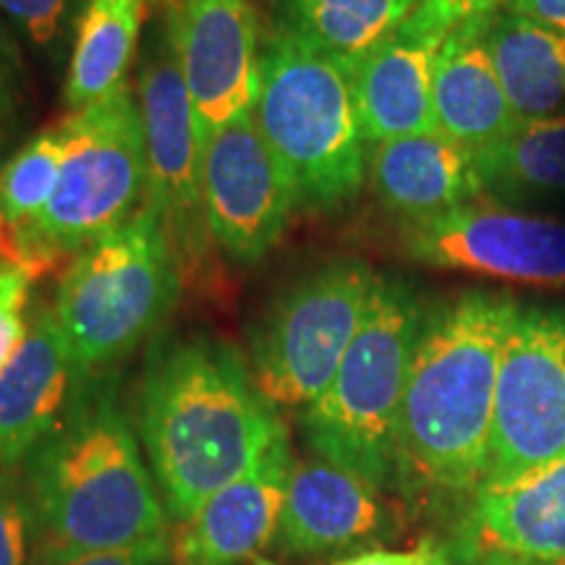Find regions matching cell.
Returning a JSON list of instances; mask_svg holds the SVG:
<instances>
[{"label":"cell","mask_w":565,"mask_h":565,"mask_svg":"<svg viewBox=\"0 0 565 565\" xmlns=\"http://www.w3.org/2000/svg\"><path fill=\"white\" fill-rule=\"evenodd\" d=\"M521 307L469 291L424 317L395 435V492L456 513L471 503L490 454L494 387Z\"/></svg>","instance_id":"6da1fadb"},{"label":"cell","mask_w":565,"mask_h":565,"mask_svg":"<svg viewBox=\"0 0 565 565\" xmlns=\"http://www.w3.org/2000/svg\"><path fill=\"white\" fill-rule=\"evenodd\" d=\"M139 429L168 519L186 524L265 454L286 424L236 345L189 335L152 351Z\"/></svg>","instance_id":"7a4b0ae2"},{"label":"cell","mask_w":565,"mask_h":565,"mask_svg":"<svg viewBox=\"0 0 565 565\" xmlns=\"http://www.w3.org/2000/svg\"><path fill=\"white\" fill-rule=\"evenodd\" d=\"M40 565L168 540V511L110 383H84L21 463Z\"/></svg>","instance_id":"3957f363"},{"label":"cell","mask_w":565,"mask_h":565,"mask_svg":"<svg viewBox=\"0 0 565 565\" xmlns=\"http://www.w3.org/2000/svg\"><path fill=\"white\" fill-rule=\"evenodd\" d=\"M252 113L299 210H338L364 186L370 145L343 63L275 26L263 47Z\"/></svg>","instance_id":"277c9868"},{"label":"cell","mask_w":565,"mask_h":565,"mask_svg":"<svg viewBox=\"0 0 565 565\" xmlns=\"http://www.w3.org/2000/svg\"><path fill=\"white\" fill-rule=\"evenodd\" d=\"M424 309L404 280L377 275L370 307L333 383L299 412L315 456L395 492V435Z\"/></svg>","instance_id":"5b68a950"},{"label":"cell","mask_w":565,"mask_h":565,"mask_svg":"<svg viewBox=\"0 0 565 565\" xmlns=\"http://www.w3.org/2000/svg\"><path fill=\"white\" fill-rule=\"evenodd\" d=\"M58 186L38 217L0 233L6 265L32 275L118 228L147 200L145 126L137 92L126 82L105 100L71 113Z\"/></svg>","instance_id":"8992f818"},{"label":"cell","mask_w":565,"mask_h":565,"mask_svg":"<svg viewBox=\"0 0 565 565\" xmlns=\"http://www.w3.org/2000/svg\"><path fill=\"white\" fill-rule=\"evenodd\" d=\"M179 252L150 202L76 252L55 294V320L87 374L121 362L171 312Z\"/></svg>","instance_id":"52a82bcc"},{"label":"cell","mask_w":565,"mask_h":565,"mask_svg":"<svg viewBox=\"0 0 565 565\" xmlns=\"http://www.w3.org/2000/svg\"><path fill=\"white\" fill-rule=\"evenodd\" d=\"M374 280L362 259H330L270 303L252 333V374L275 408L303 412L333 383Z\"/></svg>","instance_id":"ba28073f"},{"label":"cell","mask_w":565,"mask_h":565,"mask_svg":"<svg viewBox=\"0 0 565 565\" xmlns=\"http://www.w3.org/2000/svg\"><path fill=\"white\" fill-rule=\"evenodd\" d=\"M563 456L565 312L521 309L500 359L490 454L479 490L511 484Z\"/></svg>","instance_id":"9c48e42d"},{"label":"cell","mask_w":565,"mask_h":565,"mask_svg":"<svg viewBox=\"0 0 565 565\" xmlns=\"http://www.w3.org/2000/svg\"><path fill=\"white\" fill-rule=\"evenodd\" d=\"M137 100L145 126L147 200L181 257H200L210 238L202 196L204 145L166 19L141 58Z\"/></svg>","instance_id":"30bf717a"},{"label":"cell","mask_w":565,"mask_h":565,"mask_svg":"<svg viewBox=\"0 0 565 565\" xmlns=\"http://www.w3.org/2000/svg\"><path fill=\"white\" fill-rule=\"evenodd\" d=\"M404 249L433 270L565 288V223L553 217L469 202L408 221Z\"/></svg>","instance_id":"8fae6325"},{"label":"cell","mask_w":565,"mask_h":565,"mask_svg":"<svg viewBox=\"0 0 565 565\" xmlns=\"http://www.w3.org/2000/svg\"><path fill=\"white\" fill-rule=\"evenodd\" d=\"M202 196L210 238L231 259L249 265L278 246L299 202L252 110L204 141Z\"/></svg>","instance_id":"7c38bea8"},{"label":"cell","mask_w":565,"mask_h":565,"mask_svg":"<svg viewBox=\"0 0 565 565\" xmlns=\"http://www.w3.org/2000/svg\"><path fill=\"white\" fill-rule=\"evenodd\" d=\"M385 490L320 456L296 458L270 545L296 561H349L401 532Z\"/></svg>","instance_id":"4fadbf2b"},{"label":"cell","mask_w":565,"mask_h":565,"mask_svg":"<svg viewBox=\"0 0 565 565\" xmlns=\"http://www.w3.org/2000/svg\"><path fill=\"white\" fill-rule=\"evenodd\" d=\"M166 24L192 95L202 145L259 95V21L254 0H171Z\"/></svg>","instance_id":"5bb4252c"},{"label":"cell","mask_w":565,"mask_h":565,"mask_svg":"<svg viewBox=\"0 0 565 565\" xmlns=\"http://www.w3.org/2000/svg\"><path fill=\"white\" fill-rule=\"evenodd\" d=\"M456 565H565V456L511 484L479 490L445 542Z\"/></svg>","instance_id":"9a60e30c"},{"label":"cell","mask_w":565,"mask_h":565,"mask_svg":"<svg viewBox=\"0 0 565 565\" xmlns=\"http://www.w3.org/2000/svg\"><path fill=\"white\" fill-rule=\"evenodd\" d=\"M450 26L427 0L351 68L353 100L366 145L435 131L433 84Z\"/></svg>","instance_id":"2e32d148"},{"label":"cell","mask_w":565,"mask_h":565,"mask_svg":"<svg viewBox=\"0 0 565 565\" xmlns=\"http://www.w3.org/2000/svg\"><path fill=\"white\" fill-rule=\"evenodd\" d=\"M296 456L288 429L242 477L196 511L171 542L173 565H242L270 545Z\"/></svg>","instance_id":"e0dca14e"},{"label":"cell","mask_w":565,"mask_h":565,"mask_svg":"<svg viewBox=\"0 0 565 565\" xmlns=\"http://www.w3.org/2000/svg\"><path fill=\"white\" fill-rule=\"evenodd\" d=\"M92 377L74 359L53 309L30 322L24 343L0 370V466L17 469L58 427Z\"/></svg>","instance_id":"ac0fdd59"},{"label":"cell","mask_w":565,"mask_h":565,"mask_svg":"<svg viewBox=\"0 0 565 565\" xmlns=\"http://www.w3.org/2000/svg\"><path fill=\"white\" fill-rule=\"evenodd\" d=\"M490 17L479 13L448 32L433 84L435 131L475 154L503 141L521 124L487 47Z\"/></svg>","instance_id":"d6986e66"},{"label":"cell","mask_w":565,"mask_h":565,"mask_svg":"<svg viewBox=\"0 0 565 565\" xmlns=\"http://www.w3.org/2000/svg\"><path fill=\"white\" fill-rule=\"evenodd\" d=\"M366 173L380 202L406 221L440 215L484 192L477 154L437 131L372 145Z\"/></svg>","instance_id":"ffe728a7"},{"label":"cell","mask_w":565,"mask_h":565,"mask_svg":"<svg viewBox=\"0 0 565 565\" xmlns=\"http://www.w3.org/2000/svg\"><path fill=\"white\" fill-rule=\"evenodd\" d=\"M487 47L515 118L555 116L565 103V34L500 6L487 26Z\"/></svg>","instance_id":"44dd1931"},{"label":"cell","mask_w":565,"mask_h":565,"mask_svg":"<svg viewBox=\"0 0 565 565\" xmlns=\"http://www.w3.org/2000/svg\"><path fill=\"white\" fill-rule=\"evenodd\" d=\"M150 0H84L66 74L71 113L105 100L129 76Z\"/></svg>","instance_id":"7402d4cb"},{"label":"cell","mask_w":565,"mask_h":565,"mask_svg":"<svg viewBox=\"0 0 565 565\" xmlns=\"http://www.w3.org/2000/svg\"><path fill=\"white\" fill-rule=\"evenodd\" d=\"M419 6L422 0H275V26L351 71Z\"/></svg>","instance_id":"603a6c76"},{"label":"cell","mask_w":565,"mask_h":565,"mask_svg":"<svg viewBox=\"0 0 565 565\" xmlns=\"http://www.w3.org/2000/svg\"><path fill=\"white\" fill-rule=\"evenodd\" d=\"M484 189L505 192H563L565 116L524 121L490 150L477 152Z\"/></svg>","instance_id":"cb8c5ba5"},{"label":"cell","mask_w":565,"mask_h":565,"mask_svg":"<svg viewBox=\"0 0 565 565\" xmlns=\"http://www.w3.org/2000/svg\"><path fill=\"white\" fill-rule=\"evenodd\" d=\"M66 137L61 126L45 129L21 145L0 168V233L21 228L38 217L58 186Z\"/></svg>","instance_id":"d4e9b609"},{"label":"cell","mask_w":565,"mask_h":565,"mask_svg":"<svg viewBox=\"0 0 565 565\" xmlns=\"http://www.w3.org/2000/svg\"><path fill=\"white\" fill-rule=\"evenodd\" d=\"M0 466V565H30L34 526L24 482Z\"/></svg>","instance_id":"484cf974"},{"label":"cell","mask_w":565,"mask_h":565,"mask_svg":"<svg viewBox=\"0 0 565 565\" xmlns=\"http://www.w3.org/2000/svg\"><path fill=\"white\" fill-rule=\"evenodd\" d=\"M26 108V68L19 42L0 13V160L11 147Z\"/></svg>","instance_id":"4316f807"},{"label":"cell","mask_w":565,"mask_h":565,"mask_svg":"<svg viewBox=\"0 0 565 565\" xmlns=\"http://www.w3.org/2000/svg\"><path fill=\"white\" fill-rule=\"evenodd\" d=\"M76 0H0V13L34 47H51L66 34Z\"/></svg>","instance_id":"83f0119b"},{"label":"cell","mask_w":565,"mask_h":565,"mask_svg":"<svg viewBox=\"0 0 565 565\" xmlns=\"http://www.w3.org/2000/svg\"><path fill=\"white\" fill-rule=\"evenodd\" d=\"M34 275L19 265H6L0 270V370L24 343L26 330V301H30Z\"/></svg>","instance_id":"f1b7e54d"},{"label":"cell","mask_w":565,"mask_h":565,"mask_svg":"<svg viewBox=\"0 0 565 565\" xmlns=\"http://www.w3.org/2000/svg\"><path fill=\"white\" fill-rule=\"evenodd\" d=\"M333 565H456L445 542L424 540L414 550H372Z\"/></svg>","instance_id":"f546056e"},{"label":"cell","mask_w":565,"mask_h":565,"mask_svg":"<svg viewBox=\"0 0 565 565\" xmlns=\"http://www.w3.org/2000/svg\"><path fill=\"white\" fill-rule=\"evenodd\" d=\"M61 565H173L171 540H158L121 550H103V553L74 557V561Z\"/></svg>","instance_id":"4dcf8cb0"},{"label":"cell","mask_w":565,"mask_h":565,"mask_svg":"<svg viewBox=\"0 0 565 565\" xmlns=\"http://www.w3.org/2000/svg\"><path fill=\"white\" fill-rule=\"evenodd\" d=\"M427 6L454 30L466 19L498 11L500 6H505V0H427Z\"/></svg>","instance_id":"1f68e13d"},{"label":"cell","mask_w":565,"mask_h":565,"mask_svg":"<svg viewBox=\"0 0 565 565\" xmlns=\"http://www.w3.org/2000/svg\"><path fill=\"white\" fill-rule=\"evenodd\" d=\"M503 9L521 13L565 34V0H505Z\"/></svg>","instance_id":"d6a6232c"},{"label":"cell","mask_w":565,"mask_h":565,"mask_svg":"<svg viewBox=\"0 0 565 565\" xmlns=\"http://www.w3.org/2000/svg\"><path fill=\"white\" fill-rule=\"evenodd\" d=\"M469 565H515V563H505V561H492V557H482V561H471Z\"/></svg>","instance_id":"836d02e7"},{"label":"cell","mask_w":565,"mask_h":565,"mask_svg":"<svg viewBox=\"0 0 565 565\" xmlns=\"http://www.w3.org/2000/svg\"><path fill=\"white\" fill-rule=\"evenodd\" d=\"M6 267V259H3V254H0V270H3Z\"/></svg>","instance_id":"e575fe53"}]
</instances>
